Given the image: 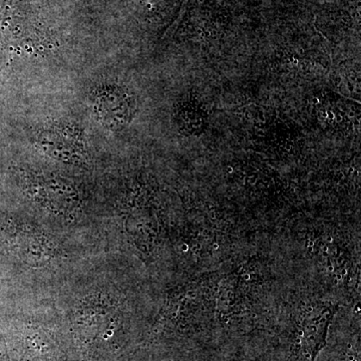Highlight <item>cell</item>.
Returning <instances> with one entry per match:
<instances>
[{
	"mask_svg": "<svg viewBox=\"0 0 361 361\" xmlns=\"http://www.w3.org/2000/svg\"><path fill=\"white\" fill-rule=\"evenodd\" d=\"M336 308H310L299 318L294 329L291 342L293 361H315L318 353L326 344L327 331Z\"/></svg>",
	"mask_w": 361,
	"mask_h": 361,
	"instance_id": "1",
	"label": "cell"
},
{
	"mask_svg": "<svg viewBox=\"0 0 361 361\" xmlns=\"http://www.w3.org/2000/svg\"><path fill=\"white\" fill-rule=\"evenodd\" d=\"M30 194L40 205L59 215L75 212L78 207L77 191L58 178H32Z\"/></svg>",
	"mask_w": 361,
	"mask_h": 361,
	"instance_id": "2",
	"label": "cell"
},
{
	"mask_svg": "<svg viewBox=\"0 0 361 361\" xmlns=\"http://www.w3.org/2000/svg\"><path fill=\"white\" fill-rule=\"evenodd\" d=\"M96 110L106 125L116 127L129 121L132 104L127 94L120 90L110 89L97 97Z\"/></svg>",
	"mask_w": 361,
	"mask_h": 361,
	"instance_id": "3",
	"label": "cell"
},
{
	"mask_svg": "<svg viewBox=\"0 0 361 361\" xmlns=\"http://www.w3.org/2000/svg\"><path fill=\"white\" fill-rule=\"evenodd\" d=\"M75 133L66 130L49 132L42 137L40 142L49 152V155L66 161H84L85 149L82 139Z\"/></svg>",
	"mask_w": 361,
	"mask_h": 361,
	"instance_id": "4",
	"label": "cell"
}]
</instances>
